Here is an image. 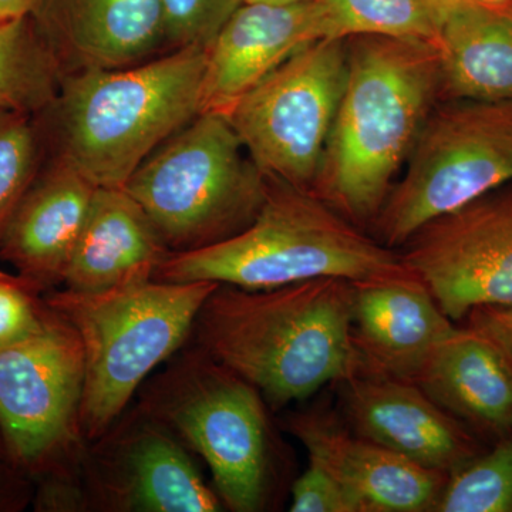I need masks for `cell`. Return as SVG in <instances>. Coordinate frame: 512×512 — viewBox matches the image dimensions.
I'll use <instances>...</instances> for the list:
<instances>
[{
	"instance_id": "cell-1",
	"label": "cell",
	"mask_w": 512,
	"mask_h": 512,
	"mask_svg": "<svg viewBox=\"0 0 512 512\" xmlns=\"http://www.w3.org/2000/svg\"><path fill=\"white\" fill-rule=\"evenodd\" d=\"M191 336L195 348L252 384L272 410L360 370L352 282L346 279L269 289L220 284L202 305Z\"/></svg>"
},
{
	"instance_id": "cell-2",
	"label": "cell",
	"mask_w": 512,
	"mask_h": 512,
	"mask_svg": "<svg viewBox=\"0 0 512 512\" xmlns=\"http://www.w3.org/2000/svg\"><path fill=\"white\" fill-rule=\"evenodd\" d=\"M439 94L433 43L348 39V76L313 192L356 227L373 224Z\"/></svg>"
},
{
	"instance_id": "cell-3",
	"label": "cell",
	"mask_w": 512,
	"mask_h": 512,
	"mask_svg": "<svg viewBox=\"0 0 512 512\" xmlns=\"http://www.w3.org/2000/svg\"><path fill=\"white\" fill-rule=\"evenodd\" d=\"M207 47H181L121 67L66 73L35 121L45 158L96 187L121 188L153 151L202 111Z\"/></svg>"
},
{
	"instance_id": "cell-4",
	"label": "cell",
	"mask_w": 512,
	"mask_h": 512,
	"mask_svg": "<svg viewBox=\"0 0 512 512\" xmlns=\"http://www.w3.org/2000/svg\"><path fill=\"white\" fill-rule=\"evenodd\" d=\"M404 271L400 254L367 237L316 192L268 177L265 200L249 227L212 247L168 254L153 279L269 289Z\"/></svg>"
},
{
	"instance_id": "cell-5",
	"label": "cell",
	"mask_w": 512,
	"mask_h": 512,
	"mask_svg": "<svg viewBox=\"0 0 512 512\" xmlns=\"http://www.w3.org/2000/svg\"><path fill=\"white\" fill-rule=\"evenodd\" d=\"M218 285L146 279L103 292H47V305L73 326L82 343L87 443L104 436L147 376L180 352Z\"/></svg>"
},
{
	"instance_id": "cell-6",
	"label": "cell",
	"mask_w": 512,
	"mask_h": 512,
	"mask_svg": "<svg viewBox=\"0 0 512 512\" xmlns=\"http://www.w3.org/2000/svg\"><path fill=\"white\" fill-rule=\"evenodd\" d=\"M268 177L227 114L202 111L131 174L124 190L140 204L170 254L212 247L249 227Z\"/></svg>"
},
{
	"instance_id": "cell-7",
	"label": "cell",
	"mask_w": 512,
	"mask_h": 512,
	"mask_svg": "<svg viewBox=\"0 0 512 512\" xmlns=\"http://www.w3.org/2000/svg\"><path fill=\"white\" fill-rule=\"evenodd\" d=\"M138 406L205 461L229 511L268 507L275 481L268 404L247 380L194 346L151 380Z\"/></svg>"
},
{
	"instance_id": "cell-8",
	"label": "cell",
	"mask_w": 512,
	"mask_h": 512,
	"mask_svg": "<svg viewBox=\"0 0 512 512\" xmlns=\"http://www.w3.org/2000/svg\"><path fill=\"white\" fill-rule=\"evenodd\" d=\"M373 225L387 248L512 183V101L447 100L431 111Z\"/></svg>"
},
{
	"instance_id": "cell-9",
	"label": "cell",
	"mask_w": 512,
	"mask_h": 512,
	"mask_svg": "<svg viewBox=\"0 0 512 512\" xmlns=\"http://www.w3.org/2000/svg\"><path fill=\"white\" fill-rule=\"evenodd\" d=\"M83 390L82 343L55 309L35 335L0 348V437L10 466L40 478L83 463Z\"/></svg>"
},
{
	"instance_id": "cell-10",
	"label": "cell",
	"mask_w": 512,
	"mask_h": 512,
	"mask_svg": "<svg viewBox=\"0 0 512 512\" xmlns=\"http://www.w3.org/2000/svg\"><path fill=\"white\" fill-rule=\"evenodd\" d=\"M346 76L348 40H318L225 113L262 173L313 191Z\"/></svg>"
},
{
	"instance_id": "cell-11",
	"label": "cell",
	"mask_w": 512,
	"mask_h": 512,
	"mask_svg": "<svg viewBox=\"0 0 512 512\" xmlns=\"http://www.w3.org/2000/svg\"><path fill=\"white\" fill-rule=\"evenodd\" d=\"M400 254L448 318L512 306V183L419 229Z\"/></svg>"
},
{
	"instance_id": "cell-12",
	"label": "cell",
	"mask_w": 512,
	"mask_h": 512,
	"mask_svg": "<svg viewBox=\"0 0 512 512\" xmlns=\"http://www.w3.org/2000/svg\"><path fill=\"white\" fill-rule=\"evenodd\" d=\"M183 440L140 406L87 447L82 464L90 510L218 512L220 497Z\"/></svg>"
},
{
	"instance_id": "cell-13",
	"label": "cell",
	"mask_w": 512,
	"mask_h": 512,
	"mask_svg": "<svg viewBox=\"0 0 512 512\" xmlns=\"http://www.w3.org/2000/svg\"><path fill=\"white\" fill-rule=\"evenodd\" d=\"M339 384L346 426L357 436L447 476L480 454L471 430L416 383L360 369Z\"/></svg>"
},
{
	"instance_id": "cell-14",
	"label": "cell",
	"mask_w": 512,
	"mask_h": 512,
	"mask_svg": "<svg viewBox=\"0 0 512 512\" xmlns=\"http://www.w3.org/2000/svg\"><path fill=\"white\" fill-rule=\"evenodd\" d=\"M285 429L308 458L329 471L359 512H434L447 474L430 470L389 448L357 436L336 416L293 413Z\"/></svg>"
},
{
	"instance_id": "cell-15",
	"label": "cell",
	"mask_w": 512,
	"mask_h": 512,
	"mask_svg": "<svg viewBox=\"0 0 512 512\" xmlns=\"http://www.w3.org/2000/svg\"><path fill=\"white\" fill-rule=\"evenodd\" d=\"M456 329L409 271L352 282V336L360 369L414 382Z\"/></svg>"
},
{
	"instance_id": "cell-16",
	"label": "cell",
	"mask_w": 512,
	"mask_h": 512,
	"mask_svg": "<svg viewBox=\"0 0 512 512\" xmlns=\"http://www.w3.org/2000/svg\"><path fill=\"white\" fill-rule=\"evenodd\" d=\"M322 39L316 0L242 3L208 47L202 111L228 113L286 59Z\"/></svg>"
},
{
	"instance_id": "cell-17",
	"label": "cell",
	"mask_w": 512,
	"mask_h": 512,
	"mask_svg": "<svg viewBox=\"0 0 512 512\" xmlns=\"http://www.w3.org/2000/svg\"><path fill=\"white\" fill-rule=\"evenodd\" d=\"M96 188L72 165L45 158L0 238V259L40 293L63 285Z\"/></svg>"
},
{
	"instance_id": "cell-18",
	"label": "cell",
	"mask_w": 512,
	"mask_h": 512,
	"mask_svg": "<svg viewBox=\"0 0 512 512\" xmlns=\"http://www.w3.org/2000/svg\"><path fill=\"white\" fill-rule=\"evenodd\" d=\"M32 16L64 74L133 66L165 47L160 0H40Z\"/></svg>"
},
{
	"instance_id": "cell-19",
	"label": "cell",
	"mask_w": 512,
	"mask_h": 512,
	"mask_svg": "<svg viewBox=\"0 0 512 512\" xmlns=\"http://www.w3.org/2000/svg\"><path fill=\"white\" fill-rule=\"evenodd\" d=\"M168 254L146 212L123 187H97L63 285L103 292L153 279Z\"/></svg>"
},
{
	"instance_id": "cell-20",
	"label": "cell",
	"mask_w": 512,
	"mask_h": 512,
	"mask_svg": "<svg viewBox=\"0 0 512 512\" xmlns=\"http://www.w3.org/2000/svg\"><path fill=\"white\" fill-rule=\"evenodd\" d=\"M413 383L470 430L498 437L512 431V367L468 326H456Z\"/></svg>"
},
{
	"instance_id": "cell-21",
	"label": "cell",
	"mask_w": 512,
	"mask_h": 512,
	"mask_svg": "<svg viewBox=\"0 0 512 512\" xmlns=\"http://www.w3.org/2000/svg\"><path fill=\"white\" fill-rule=\"evenodd\" d=\"M434 46L446 100L512 101V2L448 0Z\"/></svg>"
},
{
	"instance_id": "cell-22",
	"label": "cell",
	"mask_w": 512,
	"mask_h": 512,
	"mask_svg": "<svg viewBox=\"0 0 512 512\" xmlns=\"http://www.w3.org/2000/svg\"><path fill=\"white\" fill-rule=\"evenodd\" d=\"M63 76L32 15L0 20V110L42 113L56 99Z\"/></svg>"
},
{
	"instance_id": "cell-23",
	"label": "cell",
	"mask_w": 512,
	"mask_h": 512,
	"mask_svg": "<svg viewBox=\"0 0 512 512\" xmlns=\"http://www.w3.org/2000/svg\"><path fill=\"white\" fill-rule=\"evenodd\" d=\"M325 39L359 36L436 42L448 0H316Z\"/></svg>"
},
{
	"instance_id": "cell-24",
	"label": "cell",
	"mask_w": 512,
	"mask_h": 512,
	"mask_svg": "<svg viewBox=\"0 0 512 512\" xmlns=\"http://www.w3.org/2000/svg\"><path fill=\"white\" fill-rule=\"evenodd\" d=\"M434 512H512V431L448 474Z\"/></svg>"
},
{
	"instance_id": "cell-25",
	"label": "cell",
	"mask_w": 512,
	"mask_h": 512,
	"mask_svg": "<svg viewBox=\"0 0 512 512\" xmlns=\"http://www.w3.org/2000/svg\"><path fill=\"white\" fill-rule=\"evenodd\" d=\"M45 161L35 117L0 110V238Z\"/></svg>"
},
{
	"instance_id": "cell-26",
	"label": "cell",
	"mask_w": 512,
	"mask_h": 512,
	"mask_svg": "<svg viewBox=\"0 0 512 512\" xmlns=\"http://www.w3.org/2000/svg\"><path fill=\"white\" fill-rule=\"evenodd\" d=\"M245 0H160L164 45L210 47Z\"/></svg>"
},
{
	"instance_id": "cell-27",
	"label": "cell",
	"mask_w": 512,
	"mask_h": 512,
	"mask_svg": "<svg viewBox=\"0 0 512 512\" xmlns=\"http://www.w3.org/2000/svg\"><path fill=\"white\" fill-rule=\"evenodd\" d=\"M49 312L46 299L29 282L0 271V348L35 335Z\"/></svg>"
},
{
	"instance_id": "cell-28",
	"label": "cell",
	"mask_w": 512,
	"mask_h": 512,
	"mask_svg": "<svg viewBox=\"0 0 512 512\" xmlns=\"http://www.w3.org/2000/svg\"><path fill=\"white\" fill-rule=\"evenodd\" d=\"M292 512H359L353 498L336 478L309 460L308 467L292 485Z\"/></svg>"
},
{
	"instance_id": "cell-29",
	"label": "cell",
	"mask_w": 512,
	"mask_h": 512,
	"mask_svg": "<svg viewBox=\"0 0 512 512\" xmlns=\"http://www.w3.org/2000/svg\"><path fill=\"white\" fill-rule=\"evenodd\" d=\"M82 464L70 470L57 471L39 478L40 484L35 497L36 511L90 510L89 497L83 481Z\"/></svg>"
},
{
	"instance_id": "cell-30",
	"label": "cell",
	"mask_w": 512,
	"mask_h": 512,
	"mask_svg": "<svg viewBox=\"0 0 512 512\" xmlns=\"http://www.w3.org/2000/svg\"><path fill=\"white\" fill-rule=\"evenodd\" d=\"M466 320L468 328L490 340L512 367V306L474 309Z\"/></svg>"
},
{
	"instance_id": "cell-31",
	"label": "cell",
	"mask_w": 512,
	"mask_h": 512,
	"mask_svg": "<svg viewBox=\"0 0 512 512\" xmlns=\"http://www.w3.org/2000/svg\"><path fill=\"white\" fill-rule=\"evenodd\" d=\"M20 471L0 467V511H16L26 503V490Z\"/></svg>"
},
{
	"instance_id": "cell-32",
	"label": "cell",
	"mask_w": 512,
	"mask_h": 512,
	"mask_svg": "<svg viewBox=\"0 0 512 512\" xmlns=\"http://www.w3.org/2000/svg\"><path fill=\"white\" fill-rule=\"evenodd\" d=\"M39 3L40 0H0V20L32 15Z\"/></svg>"
},
{
	"instance_id": "cell-33",
	"label": "cell",
	"mask_w": 512,
	"mask_h": 512,
	"mask_svg": "<svg viewBox=\"0 0 512 512\" xmlns=\"http://www.w3.org/2000/svg\"><path fill=\"white\" fill-rule=\"evenodd\" d=\"M473 2L484 3V5H505V3H510L512 0H473Z\"/></svg>"
},
{
	"instance_id": "cell-34",
	"label": "cell",
	"mask_w": 512,
	"mask_h": 512,
	"mask_svg": "<svg viewBox=\"0 0 512 512\" xmlns=\"http://www.w3.org/2000/svg\"><path fill=\"white\" fill-rule=\"evenodd\" d=\"M245 2H275V3H289V2H303V0H245Z\"/></svg>"
},
{
	"instance_id": "cell-35",
	"label": "cell",
	"mask_w": 512,
	"mask_h": 512,
	"mask_svg": "<svg viewBox=\"0 0 512 512\" xmlns=\"http://www.w3.org/2000/svg\"><path fill=\"white\" fill-rule=\"evenodd\" d=\"M0 457H5V448H3L2 437H0Z\"/></svg>"
}]
</instances>
